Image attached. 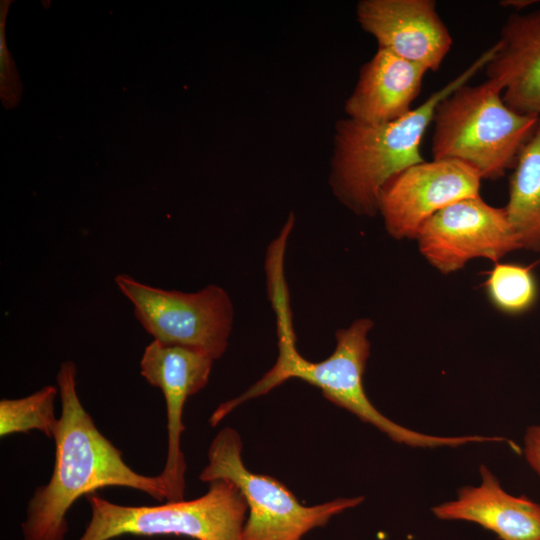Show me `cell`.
I'll use <instances>...</instances> for the list:
<instances>
[{"instance_id":"cell-1","label":"cell","mask_w":540,"mask_h":540,"mask_svg":"<svg viewBox=\"0 0 540 540\" xmlns=\"http://www.w3.org/2000/svg\"><path fill=\"white\" fill-rule=\"evenodd\" d=\"M266 274L268 295L276 317V362L249 389L220 404L209 419L212 426H216L244 402L265 395L290 379H300L319 388L326 399L376 427L399 444L438 448L491 441L489 436L483 435L436 436L421 433L390 420L376 409L363 386V375L370 355L368 335L374 326L369 318H358L347 328L339 329L335 334L336 347L329 357L318 362L307 360L296 347L284 267H271Z\"/></svg>"},{"instance_id":"cell-2","label":"cell","mask_w":540,"mask_h":540,"mask_svg":"<svg viewBox=\"0 0 540 540\" xmlns=\"http://www.w3.org/2000/svg\"><path fill=\"white\" fill-rule=\"evenodd\" d=\"M77 366L61 363L56 376L61 415L54 435L55 463L47 484L35 489L21 524L23 540H64L66 514L73 503L95 490L119 486L166 500L160 476L137 473L122 454L96 427L77 392Z\"/></svg>"},{"instance_id":"cell-3","label":"cell","mask_w":540,"mask_h":540,"mask_svg":"<svg viewBox=\"0 0 540 540\" xmlns=\"http://www.w3.org/2000/svg\"><path fill=\"white\" fill-rule=\"evenodd\" d=\"M495 43L462 73L405 116L383 124L350 118L335 123L329 185L336 199L358 216L378 214L382 187L403 170L424 160L420 146L438 103L485 68Z\"/></svg>"},{"instance_id":"cell-4","label":"cell","mask_w":540,"mask_h":540,"mask_svg":"<svg viewBox=\"0 0 540 540\" xmlns=\"http://www.w3.org/2000/svg\"><path fill=\"white\" fill-rule=\"evenodd\" d=\"M538 119L509 108L494 80L463 84L435 109L433 159L457 160L481 179L497 180L514 167Z\"/></svg>"},{"instance_id":"cell-5","label":"cell","mask_w":540,"mask_h":540,"mask_svg":"<svg viewBox=\"0 0 540 540\" xmlns=\"http://www.w3.org/2000/svg\"><path fill=\"white\" fill-rule=\"evenodd\" d=\"M209 484L207 493L198 498L156 506L119 505L88 494L91 518L78 540H111L122 535L241 540L248 511L243 494L229 480Z\"/></svg>"},{"instance_id":"cell-6","label":"cell","mask_w":540,"mask_h":540,"mask_svg":"<svg viewBox=\"0 0 540 540\" xmlns=\"http://www.w3.org/2000/svg\"><path fill=\"white\" fill-rule=\"evenodd\" d=\"M239 433L225 427L217 433L208 450V464L200 473L203 482L229 480L243 494L248 517L241 540H301L314 528L364 501V496L336 498L313 506L301 504L278 480L246 468L241 457Z\"/></svg>"},{"instance_id":"cell-7","label":"cell","mask_w":540,"mask_h":540,"mask_svg":"<svg viewBox=\"0 0 540 540\" xmlns=\"http://www.w3.org/2000/svg\"><path fill=\"white\" fill-rule=\"evenodd\" d=\"M115 283L153 340L192 349L213 360L225 353L234 310L221 286L210 284L187 293L147 285L127 274H118Z\"/></svg>"},{"instance_id":"cell-8","label":"cell","mask_w":540,"mask_h":540,"mask_svg":"<svg viewBox=\"0 0 540 540\" xmlns=\"http://www.w3.org/2000/svg\"><path fill=\"white\" fill-rule=\"evenodd\" d=\"M418 249L438 272L451 274L476 258L499 262L522 249L504 207L480 195L454 202L431 216L417 237Z\"/></svg>"},{"instance_id":"cell-9","label":"cell","mask_w":540,"mask_h":540,"mask_svg":"<svg viewBox=\"0 0 540 540\" xmlns=\"http://www.w3.org/2000/svg\"><path fill=\"white\" fill-rule=\"evenodd\" d=\"M481 178L470 166L450 159L415 164L381 189L378 214L396 240L416 239L435 213L459 200L480 195Z\"/></svg>"},{"instance_id":"cell-10","label":"cell","mask_w":540,"mask_h":540,"mask_svg":"<svg viewBox=\"0 0 540 540\" xmlns=\"http://www.w3.org/2000/svg\"><path fill=\"white\" fill-rule=\"evenodd\" d=\"M213 362L204 353L156 340L145 347L140 360L141 375L150 385L161 390L166 403L168 448L164 469L159 476L165 485L168 502L184 500L183 407L188 397L206 386Z\"/></svg>"},{"instance_id":"cell-11","label":"cell","mask_w":540,"mask_h":540,"mask_svg":"<svg viewBox=\"0 0 540 540\" xmlns=\"http://www.w3.org/2000/svg\"><path fill=\"white\" fill-rule=\"evenodd\" d=\"M356 18L378 48L427 71L439 70L453 44L434 0H361Z\"/></svg>"},{"instance_id":"cell-12","label":"cell","mask_w":540,"mask_h":540,"mask_svg":"<svg viewBox=\"0 0 540 540\" xmlns=\"http://www.w3.org/2000/svg\"><path fill=\"white\" fill-rule=\"evenodd\" d=\"M479 471L481 483L462 487L456 499L432 507L434 516L478 524L500 540H540V504L505 491L486 465Z\"/></svg>"},{"instance_id":"cell-13","label":"cell","mask_w":540,"mask_h":540,"mask_svg":"<svg viewBox=\"0 0 540 540\" xmlns=\"http://www.w3.org/2000/svg\"><path fill=\"white\" fill-rule=\"evenodd\" d=\"M495 45L485 67L488 79L501 86L509 108L540 117V8L511 14Z\"/></svg>"},{"instance_id":"cell-14","label":"cell","mask_w":540,"mask_h":540,"mask_svg":"<svg viewBox=\"0 0 540 540\" xmlns=\"http://www.w3.org/2000/svg\"><path fill=\"white\" fill-rule=\"evenodd\" d=\"M426 72L424 67L378 48L360 68L357 83L344 105L347 118L383 124L405 116L413 109Z\"/></svg>"},{"instance_id":"cell-15","label":"cell","mask_w":540,"mask_h":540,"mask_svg":"<svg viewBox=\"0 0 540 540\" xmlns=\"http://www.w3.org/2000/svg\"><path fill=\"white\" fill-rule=\"evenodd\" d=\"M504 208L522 249L540 252V117L513 167Z\"/></svg>"},{"instance_id":"cell-16","label":"cell","mask_w":540,"mask_h":540,"mask_svg":"<svg viewBox=\"0 0 540 540\" xmlns=\"http://www.w3.org/2000/svg\"><path fill=\"white\" fill-rule=\"evenodd\" d=\"M58 387L47 385L22 398L0 401V436L38 430L48 438H54L58 418L55 416V400Z\"/></svg>"},{"instance_id":"cell-17","label":"cell","mask_w":540,"mask_h":540,"mask_svg":"<svg viewBox=\"0 0 540 540\" xmlns=\"http://www.w3.org/2000/svg\"><path fill=\"white\" fill-rule=\"evenodd\" d=\"M491 304L507 315L530 310L538 297V285L531 267L514 263L494 264L484 282Z\"/></svg>"},{"instance_id":"cell-18","label":"cell","mask_w":540,"mask_h":540,"mask_svg":"<svg viewBox=\"0 0 540 540\" xmlns=\"http://www.w3.org/2000/svg\"><path fill=\"white\" fill-rule=\"evenodd\" d=\"M524 455L530 467L540 477V425L527 428L524 436Z\"/></svg>"},{"instance_id":"cell-19","label":"cell","mask_w":540,"mask_h":540,"mask_svg":"<svg viewBox=\"0 0 540 540\" xmlns=\"http://www.w3.org/2000/svg\"><path fill=\"white\" fill-rule=\"evenodd\" d=\"M8 59H7V50L5 45V39L3 35V27L1 26L0 30V66H1V79L3 82V79L7 77L8 67H7Z\"/></svg>"},{"instance_id":"cell-20","label":"cell","mask_w":540,"mask_h":540,"mask_svg":"<svg viewBox=\"0 0 540 540\" xmlns=\"http://www.w3.org/2000/svg\"><path fill=\"white\" fill-rule=\"evenodd\" d=\"M537 2L535 0H504L500 2V5L519 11Z\"/></svg>"}]
</instances>
